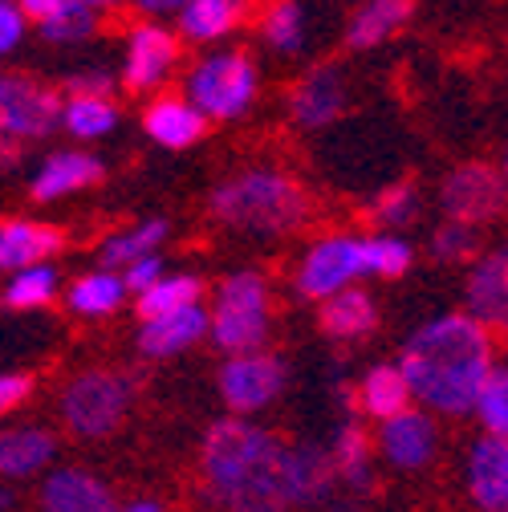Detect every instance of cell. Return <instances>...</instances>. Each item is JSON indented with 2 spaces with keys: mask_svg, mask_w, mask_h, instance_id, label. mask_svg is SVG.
<instances>
[{
  "mask_svg": "<svg viewBox=\"0 0 508 512\" xmlns=\"http://www.w3.org/2000/svg\"><path fill=\"white\" fill-rule=\"evenodd\" d=\"M204 480L228 508H289L326 500L342 476L317 447H289L273 431L224 419L204 439Z\"/></svg>",
  "mask_w": 508,
  "mask_h": 512,
  "instance_id": "1",
  "label": "cell"
},
{
  "mask_svg": "<svg viewBox=\"0 0 508 512\" xmlns=\"http://www.w3.org/2000/svg\"><path fill=\"white\" fill-rule=\"evenodd\" d=\"M403 374L411 382V395H419L427 407L448 415L472 411L492 374L488 326L472 313L427 322L403 346Z\"/></svg>",
  "mask_w": 508,
  "mask_h": 512,
  "instance_id": "2",
  "label": "cell"
},
{
  "mask_svg": "<svg viewBox=\"0 0 508 512\" xmlns=\"http://www.w3.org/2000/svg\"><path fill=\"white\" fill-rule=\"evenodd\" d=\"M212 212L232 224V228H244V232H293L309 204H305V191L277 175V171H248L240 179H228L216 196H212Z\"/></svg>",
  "mask_w": 508,
  "mask_h": 512,
  "instance_id": "3",
  "label": "cell"
},
{
  "mask_svg": "<svg viewBox=\"0 0 508 512\" xmlns=\"http://www.w3.org/2000/svg\"><path fill=\"white\" fill-rule=\"evenodd\" d=\"M269 334V289L257 273H236L220 285V301L212 313V338L220 350L248 354Z\"/></svg>",
  "mask_w": 508,
  "mask_h": 512,
  "instance_id": "4",
  "label": "cell"
},
{
  "mask_svg": "<svg viewBox=\"0 0 508 512\" xmlns=\"http://www.w3.org/2000/svg\"><path fill=\"white\" fill-rule=\"evenodd\" d=\"M126 407H131V387L126 378L118 374H106V370H90L82 374L78 382H70L66 399H61V415H66V427L74 435H86V439H98V435H110Z\"/></svg>",
  "mask_w": 508,
  "mask_h": 512,
  "instance_id": "5",
  "label": "cell"
},
{
  "mask_svg": "<svg viewBox=\"0 0 508 512\" xmlns=\"http://www.w3.org/2000/svg\"><path fill=\"white\" fill-rule=\"evenodd\" d=\"M257 94V70L240 53L208 57L192 74V102L212 118H236Z\"/></svg>",
  "mask_w": 508,
  "mask_h": 512,
  "instance_id": "6",
  "label": "cell"
},
{
  "mask_svg": "<svg viewBox=\"0 0 508 512\" xmlns=\"http://www.w3.org/2000/svg\"><path fill=\"white\" fill-rule=\"evenodd\" d=\"M61 118L57 94L29 78H0V139H41Z\"/></svg>",
  "mask_w": 508,
  "mask_h": 512,
  "instance_id": "7",
  "label": "cell"
},
{
  "mask_svg": "<svg viewBox=\"0 0 508 512\" xmlns=\"http://www.w3.org/2000/svg\"><path fill=\"white\" fill-rule=\"evenodd\" d=\"M358 273H366V248L362 240L338 236V240H322L297 273V289L301 297H330L338 289H346Z\"/></svg>",
  "mask_w": 508,
  "mask_h": 512,
  "instance_id": "8",
  "label": "cell"
},
{
  "mask_svg": "<svg viewBox=\"0 0 508 512\" xmlns=\"http://www.w3.org/2000/svg\"><path fill=\"white\" fill-rule=\"evenodd\" d=\"M285 387V362L281 358H269V354H252V358H232L224 370H220V391H224V403L232 411H261L269 407Z\"/></svg>",
  "mask_w": 508,
  "mask_h": 512,
  "instance_id": "9",
  "label": "cell"
},
{
  "mask_svg": "<svg viewBox=\"0 0 508 512\" xmlns=\"http://www.w3.org/2000/svg\"><path fill=\"white\" fill-rule=\"evenodd\" d=\"M504 208V187L496 179V171L472 163L460 167L448 183H443V212L460 224H484Z\"/></svg>",
  "mask_w": 508,
  "mask_h": 512,
  "instance_id": "10",
  "label": "cell"
},
{
  "mask_svg": "<svg viewBox=\"0 0 508 512\" xmlns=\"http://www.w3.org/2000/svg\"><path fill=\"white\" fill-rule=\"evenodd\" d=\"M468 488H472V496H476L480 508L508 512V435L488 431V439H480L472 447Z\"/></svg>",
  "mask_w": 508,
  "mask_h": 512,
  "instance_id": "11",
  "label": "cell"
},
{
  "mask_svg": "<svg viewBox=\"0 0 508 512\" xmlns=\"http://www.w3.org/2000/svg\"><path fill=\"white\" fill-rule=\"evenodd\" d=\"M179 57V45L167 29L159 25H143L131 37V49H126V86L131 90H151Z\"/></svg>",
  "mask_w": 508,
  "mask_h": 512,
  "instance_id": "12",
  "label": "cell"
},
{
  "mask_svg": "<svg viewBox=\"0 0 508 512\" xmlns=\"http://www.w3.org/2000/svg\"><path fill=\"white\" fill-rule=\"evenodd\" d=\"M208 326H212L208 313L196 309V301H192V305H179V309H171V313L147 317V326H143V334H139V350L151 354V358H167V354H175V350H183V346H192Z\"/></svg>",
  "mask_w": 508,
  "mask_h": 512,
  "instance_id": "13",
  "label": "cell"
},
{
  "mask_svg": "<svg viewBox=\"0 0 508 512\" xmlns=\"http://www.w3.org/2000/svg\"><path fill=\"white\" fill-rule=\"evenodd\" d=\"M468 313L492 330H508V256H484L468 281Z\"/></svg>",
  "mask_w": 508,
  "mask_h": 512,
  "instance_id": "14",
  "label": "cell"
},
{
  "mask_svg": "<svg viewBox=\"0 0 508 512\" xmlns=\"http://www.w3.org/2000/svg\"><path fill=\"white\" fill-rule=\"evenodd\" d=\"M346 102V86L334 70H317L309 74L305 82L293 86V98H289V110H293V122L305 126V131H317V126H326L338 118Z\"/></svg>",
  "mask_w": 508,
  "mask_h": 512,
  "instance_id": "15",
  "label": "cell"
},
{
  "mask_svg": "<svg viewBox=\"0 0 508 512\" xmlns=\"http://www.w3.org/2000/svg\"><path fill=\"white\" fill-rule=\"evenodd\" d=\"M41 504L53 512H106V508H114V496L102 480L70 468V472H57L45 480Z\"/></svg>",
  "mask_w": 508,
  "mask_h": 512,
  "instance_id": "16",
  "label": "cell"
},
{
  "mask_svg": "<svg viewBox=\"0 0 508 512\" xmlns=\"http://www.w3.org/2000/svg\"><path fill=\"white\" fill-rule=\"evenodd\" d=\"M61 248V232L49 224H29V220H13L0 224V269H25Z\"/></svg>",
  "mask_w": 508,
  "mask_h": 512,
  "instance_id": "17",
  "label": "cell"
},
{
  "mask_svg": "<svg viewBox=\"0 0 508 512\" xmlns=\"http://www.w3.org/2000/svg\"><path fill=\"white\" fill-rule=\"evenodd\" d=\"M102 179V163L94 155H78V151H61L53 155L41 175L33 179V196L45 204V200H61V196H70V191H82L90 183Z\"/></svg>",
  "mask_w": 508,
  "mask_h": 512,
  "instance_id": "18",
  "label": "cell"
},
{
  "mask_svg": "<svg viewBox=\"0 0 508 512\" xmlns=\"http://www.w3.org/2000/svg\"><path fill=\"white\" fill-rule=\"evenodd\" d=\"M383 447L399 468H423L435 452V431L427 423V415L419 411H399L387 419L383 427Z\"/></svg>",
  "mask_w": 508,
  "mask_h": 512,
  "instance_id": "19",
  "label": "cell"
},
{
  "mask_svg": "<svg viewBox=\"0 0 508 512\" xmlns=\"http://www.w3.org/2000/svg\"><path fill=\"white\" fill-rule=\"evenodd\" d=\"M147 135L171 151L179 147H192L200 135H204V110L200 106H187V102H155L147 110Z\"/></svg>",
  "mask_w": 508,
  "mask_h": 512,
  "instance_id": "20",
  "label": "cell"
},
{
  "mask_svg": "<svg viewBox=\"0 0 508 512\" xmlns=\"http://www.w3.org/2000/svg\"><path fill=\"white\" fill-rule=\"evenodd\" d=\"M378 322V309L362 289H338L322 305V330L330 338H362Z\"/></svg>",
  "mask_w": 508,
  "mask_h": 512,
  "instance_id": "21",
  "label": "cell"
},
{
  "mask_svg": "<svg viewBox=\"0 0 508 512\" xmlns=\"http://www.w3.org/2000/svg\"><path fill=\"white\" fill-rule=\"evenodd\" d=\"M53 435L49 431H5L0 435V476H33L37 468H45L53 460Z\"/></svg>",
  "mask_w": 508,
  "mask_h": 512,
  "instance_id": "22",
  "label": "cell"
},
{
  "mask_svg": "<svg viewBox=\"0 0 508 512\" xmlns=\"http://www.w3.org/2000/svg\"><path fill=\"white\" fill-rule=\"evenodd\" d=\"M411 399V382L403 374V366H374L362 378V407L374 419H391L399 411H407Z\"/></svg>",
  "mask_w": 508,
  "mask_h": 512,
  "instance_id": "23",
  "label": "cell"
},
{
  "mask_svg": "<svg viewBox=\"0 0 508 512\" xmlns=\"http://www.w3.org/2000/svg\"><path fill=\"white\" fill-rule=\"evenodd\" d=\"M240 9V0H187L179 9V29L192 41H212L240 21Z\"/></svg>",
  "mask_w": 508,
  "mask_h": 512,
  "instance_id": "24",
  "label": "cell"
},
{
  "mask_svg": "<svg viewBox=\"0 0 508 512\" xmlns=\"http://www.w3.org/2000/svg\"><path fill=\"white\" fill-rule=\"evenodd\" d=\"M411 9H415L411 0H370L350 25V45L354 49H370L378 41H387L411 17Z\"/></svg>",
  "mask_w": 508,
  "mask_h": 512,
  "instance_id": "25",
  "label": "cell"
},
{
  "mask_svg": "<svg viewBox=\"0 0 508 512\" xmlns=\"http://www.w3.org/2000/svg\"><path fill=\"white\" fill-rule=\"evenodd\" d=\"M163 236H167V224H163V220L139 224V228L122 232V236H110V240L102 244V261H106V269L131 265V261H139V256H151V252L163 244Z\"/></svg>",
  "mask_w": 508,
  "mask_h": 512,
  "instance_id": "26",
  "label": "cell"
},
{
  "mask_svg": "<svg viewBox=\"0 0 508 512\" xmlns=\"http://www.w3.org/2000/svg\"><path fill=\"white\" fill-rule=\"evenodd\" d=\"M122 293H126V281L122 277H114V273H90V277H82L70 289V305H74V313L98 317V313H110L122 301Z\"/></svg>",
  "mask_w": 508,
  "mask_h": 512,
  "instance_id": "27",
  "label": "cell"
},
{
  "mask_svg": "<svg viewBox=\"0 0 508 512\" xmlns=\"http://www.w3.org/2000/svg\"><path fill=\"white\" fill-rule=\"evenodd\" d=\"M200 297V281L196 277H159L151 289L139 293V317L147 322V317H159V313H171L179 305H192Z\"/></svg>",
  "mask_w": 508,
  "mask_h": 512,
  "instance_id": "28",
  "label": "cell"
},
{
  "mask_svg": "<svg viewBox=\"0 0 508 512\" xmlns=\"http://www.w3.org/2000/svg\"><path fill=\"white\" fill-rule=\"evenodd\" d=\"M61 118H66V126L78 139H98V135L114 131V122H118L114 106L102 98H74L66 110H61Z\"/></svg>",
  "mask_w": 508,
  "mask_h": 512,
  "instance_id": "29",
  "label": "cell"
},
{
  "mask_svg": "<svg viewBox=\"0 0 508 512\" xmlns=\"http://www.w3.org/2000/svg\"><path fill=\"white\" fill-rule=\"evenodd\" d=\"M334 464H338V476L342 484L350 488H366L370 484V468H366V435L358 427H342L338 443H334Z\"/></svg>",
  "mask_w": 508,
  "mask_h": 512,
  "instance_id": "30",
  "label": "cell"
},
{
  "mask_svg": "<svg viewBox=\"0 0 508 512\" xmlns=\"http://www.w3.org/2000/svg\"><path fill=\"white\" fill-rule=\"evenodd\" d=\"M265 37L281 53H297L301 49V41H305V17H301L297 0H281V5L265 17Z\"/></svg>",
  "mask_w": 508,
  "mask_h": 512,
  "instance_id": "31",
  "label": "cell"
},
{
  "mask_svg": "<svg viewBox=\"0 0 508 512\" xmlns=\"http://www.w3.org/2000/svg\"><path fill=\"white\" fill-rule=\"evenodd\" d=\"M53 289H57V273L49 265H25V273L9 285L5 301L13 309H33V305H45L53 297Z\"/></svg>",
  "mask_w": 508,
  "mask_h": 512,
  "instance_id": "32",
  "label": "cell"
},
{
  "mask_svg": "<svg viewBox=\"0 0 508 512\" xmlns=\"http://www.w3.org/2000/svg\"><path fill=\"white\" fill-rule=\"evenodd\" d=\"M45 25V37L53 41H82L90 29H94V5H86V0H66Z\"/></svg>",
  "mask_w": 508,
  "mask_h": 512,
  "instance_id": "33",
  "label": "cell"
},
{
  "mask_svg": "<svg viewBox=\"0 0 508 512\" xmlns=\"http://www.w3.org/2000/svg\"><path fill=\"white\" fill-rule=\"evenodd\" d=\"M476 411H480V419H484L488 431L508 435V370H492L488 374L484 391L476 399Z\"/></svg>",
  "mask_w": 508,
  "mask_h": 512,
  "instance_id": "34",
  "label": "cell"
},
{
  "mask_svg": "<svg viewBox=\"0 0 508 512\" xmlns=\"http://www.w3.org/2000/svg\"><path fill=\"white\" fill-rule=\"evenodd\" d=\"M362 248H366V273L399 277V273H407V265H411V248H407L403 240L378 236V240H362Z\"/></svg>",
  "mask_w": 508,
  "mask_h": 512,
  "instance_id": "35",
  "label": "cell"
},
{
  "mask_svg": "<svg viewBox=\"0 0 508 512\" xmlns=\"http://www.w3.org/2000/svg\"><path fill=\"white\" fill-rule=\"evenodd\" d=\"M415 212H419V200H415V187L411 183H399V187L383 191V196L374 200V220L378 224H391V228L415 220Z\"/></svg>",
  "mask_w": 508,
  "mask_h": 512,
  "instance_id": "36",
  "label": "cell"
},
{
  "mask_svg": "<svg viewBox=\"0 0 508 512\" xmlns=\"http://www.w3.org/2000/svg\"><path fill=\"white\" fill-rule=\"evenodd\" d=\"M472 248H476V232H472V224H460V220H452L448 228H439V236H435V256L439 261H468Z\"/></svg>",
  "mask_w": 508,
  "mask_h": 512,
  "instance_id": "37",
  "label": "cell"
},
{
  "mask_svg": "<svg viewBox=\"0 0 508 512\" xmlns=\"http://www.w3.org/2000/svg\"><path fill=\"white\" fill-rule=\"evenodd\" d=\"M21 33H25V9L0 0V53H9L21 41Z\"/></svg>",
  "mask_w": 508,
  "mask_h": 512,
  "instance_id": "38",
  "label": "cell"
},
{
  "mask_svg": "<svg viewBox=\"0 0 508 512\" xmlns=\"http://www.w3.org/2000/svg\"><path fill=\"white\" fill-rule=\"evenodd\" d=\"M122 281H126V289H131V293L151 289L159 281V261H155V256H139V261L126 265V277Z\"/></svg>",
  "mask_w": 508,
  "mask_h": 512,
  "instance_id": "39",
  "label": "cell"
},
{
  "mask_svg": "<svg viewBox=\"0 0 508 512\" xmlns=\"http://www.w3.org/2000/svg\"><path fill=\"white\" fill-rule=\"evenodd\" d=\"M29 391H33L29 378H21V374H0V415L13 411L17 403H25Z\"/></svg>",
  "mask_w": 508,
  "mask_h": 512,
  "instance_id": "40",
  "label": "cell"
},
{
  "mask_svg": "<svg viewBox=\"0 0 508 512\" xmlns=\"http://www.w3.org/2000/svg\"><path fill=\"white\" fill-rule=\"evenodd\" d=\"M66 90L74 98H106L110 94V78L106 74H78V78L66 82Z\"/></svg>",
  "mask_w": 508,
  "mask_h": 512,
  "instance_id": "41",
  "label": "cell"
},
{
  "mask_svg": "<svg viewBox=\"0 0 508 512\" xmlns=\"http://www.w3.org/2000/svg\"><path fill=\"white\" fill-rule=\"evenodd\" d=\"M17 5L25 9V17H33V21H49L66 0H17Z\"/></svg>",
  "mask_w": 508,
  "mask_h": 512,
  "instance_id": "42",
  "label": "cell"
},
{
  "mask_svg": "<svg viewBox=\"0 0 508 512\" xmlns=\"http://www.w3.org/2000/svg\"><path fill=\"white\" fill-rule=\"evenodd\" d=\"M135 5H139L143 13H175V9L187 5V0H135Z\"/></svg>",
  "mask_w": 508,
  "mask_h": 512,
  "instance_id": "43",
  "label": "cell"
},
{
  "mask_svg": "<svg viewBox=\"0 0 508 512\" xmlns=\"http://www.w3.org/2000/svg\"><path fill=\"white\" fill-rule=\"evenodd\" d=\"M159 500H131V512H159Z\"/></svg>",
  "mask_w": 508,
  "mask_h": 512,
  "instance_id": "44",
  "label": "cell"
},
{
  "mask_svg": "<svg viewBox=\"0 0 508 512\" xmlns=\"http://www.w3.org/2000/svg\"><path fill=\"white\" fill-rule=\"evenodd\" d=\"M86 5H94V9H110L114 0H86Z\"/></svg>",
  "mask_w": 508,
  "mask_h": 512,
  "instance_id": "45",
  "label": "cell"
}]
</instances>
